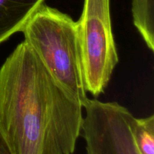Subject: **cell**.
Here are the masks:
<instances>
[{"mask_svg":"<svg viewBox=\"0 0 154 154\" xmlns=\"http://www.w3.org/2000/svg\"><path fill=\"white\" fill-rule=\"evenodd\" d=\"M46 0H0V45L21 32Z\"/></svg>","mask_w":154,"mask_h":154,"instance_id":"5","label":"cell"},{"mask_svg":"<svg viewBox=\"0 0 154 154\" xmlns=\"http://www.w3.org/2000/svg\"><path fill=\"white\" fill-rule=\"evenodd\" d=\"M82 109L24 41L0 67V132L11 154H73Z\"/></svg>","mask_w":154,"mask_h":154,"instance_id":"1","label":"cell"},{"mask_svg":"<svg viewBox=\"0 0 154 154\" xmlns=\"http://www.w3.org/2000/svg\"><path fill=\"white\" fill-rule=\"evenodd\" d=\"M76 22L86 90L98 97L104 93L119 63L110 0H84Z\"/></svg>","mask_w":154,"mask_h":154,"instance_id":"3","label":"cell"},{"mask_svg":"<svg viewBox=\"0 0 154 154\" xmlns=\"http://www.w3.org/2000/svg\"><path fill=\"white\" fill-rule=\"evenodd\" d=\"M26 42L57 83L82 105L89 98L84 84L77 22L43 4L21 30Z\"/></svg>","mask_w":154,"mask_h":154,"instance_id":"2","label":"cell"},{"mask_svg":"<svg viewBox=\"0 0 154 154\" xmlns=\"http://www.w3.org/2000/svg\"><path fill=\"white\" fill-rule=\"evenodd\" d=\"M133 24L148 49L154 51V0H132Z\"/></svg>","mask_w":154,"mask_h":154,"instance_id":"6","label":"cell"},{"mask_svg":"<svg viewBox=\"0 0 154 154\" xmlns=\"http://www.w3.org/2000/svg\"><path fill=\"white\" fill-rule=\"evenodd\" d=\"M0 154H11L7 144L0 132Z\"/></svg>","mask_w":154,"mask_h":154,"instance_id":"8","label":"cell"},{"mask_svg":"<svg viewBox=\"0 0 154 154\" xmlns=\"http://www.w3.org/2000/svg\"><path fill=\"white\" fill-rule=\"evenodd\" d=\"M132 127L135 142L141 154H154V115L145 118L134 117Z\"/></svg>","mask_w":154,"mask_h":154,"instance_id":"7","label":"cell"},{"mask_svg":"<svg viewBox=\"0 0 154 154\" xmlns=\"http://www.w3.org/2000/svg\"><path fill=\"white\" fill-rule=\"evenodd\" d=\"M83 108L81 135L87 154H141L132 132L134 116L126 107L88 99Z\"/></svg>","mask_w":154,"mask_h":154,"instance_id":"4","label":"cell"}]
</instances>
